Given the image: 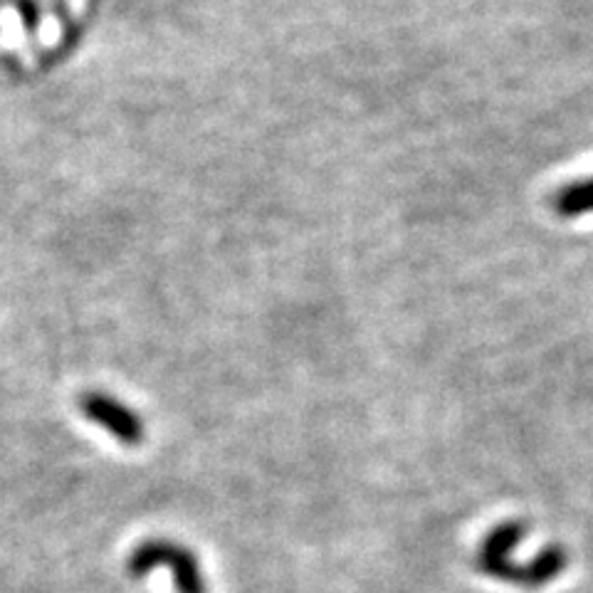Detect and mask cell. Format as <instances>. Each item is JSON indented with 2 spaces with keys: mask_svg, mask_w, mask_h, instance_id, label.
Wrapping results in <instances>:
<instances>
[{
  "mask_svg": "<svg viewBox=\"0 0 593 593\" xmlns=\"http://www.w3.org/2000/svg\"><path fill=\"white\" fill-rule=\"evenodd\" d=\"M159 566H169L176 593H208V581L203 564L193 549L171 539H146L131 551L127 569L131 576L141 579Z\"/></svg>",
  "mask_w": 593,
  "mask_h": 593,
  "instance_id": "1",
  "label": "cell"
},
{
  "mask_svg": "<svg viewBox=\"0 0 593 593\" xmlns=\"http://www.w3.org/2000/svg\"><path fill=\"white\" fill-rule=\"evenodd\" d=\"M80 411L87 421L107 430L122 445H139L144 440L146 428L139 413L131 411L127 403L117 401L109 393H85L80 398Z\"/></svg>",
  "mask_w": 593,
  "mask_h": 593,
  "instance_id": "2",
  "label": "cell"
},
{
  "mask_svg": "<svg viewBox=\"0 0 593 593\" xmlns=\"http://www.w3.org/2000/svg\"><path fill=\"white\" fill-rule=\"evenodd\" d=\"M554 211L561 218H581L593 213V176L561 188L554 196Z\"/></svg>",
  "mask_w": 593,
  "mask_h": 593,
  "instance_id": "3",
  "label": "cell"
}]
</instances>
